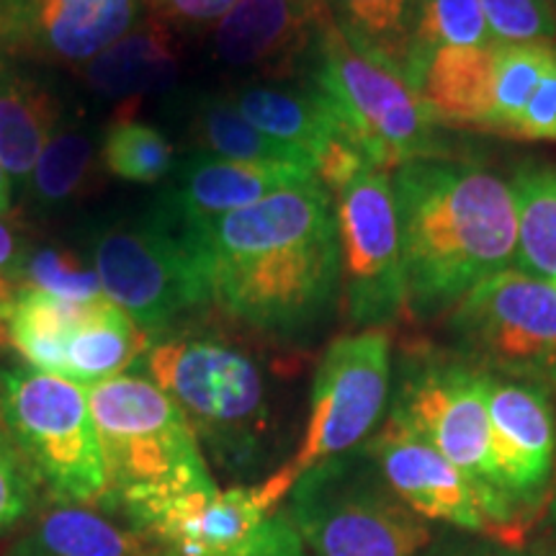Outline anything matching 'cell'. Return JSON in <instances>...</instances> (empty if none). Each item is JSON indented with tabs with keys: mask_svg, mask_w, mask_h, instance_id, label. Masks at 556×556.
Listing matches in <instances>:
<instances>
[{
	"mask_svg": "<svg viewBox=\"0 0 556 556\" xmlns=\"http://www.w3.org/2000/svg\"><path fill=\"white\" fill-rule=\"evenodd\" d=\"M31 505L34 479L0 420V533L29 516Z\"/></svg>",
	"mask_w": 556,
	"mask_h": 556,
	"instance_id": "cell-34",
	"label": "cell"
},
{
	"mask_svg": "<svg viewBox=\"0 0 556 556\" xmlns=\"http://www.w3.org/2000/svg\"><path fill=\"white\" fill-rule=\"evenodd\" d=\"M90 90L109 101H127L170 88L178 78V45L173 29L152 13L80 67Z\"/></svg>",
	"mask_w": 556,
	"mask_h": 556,
	"instance_id": "cell-20",
	"label": "cell"
},
{
	"mask_svg": "<svg viewBox=\"0 0 556 556\" xmlns=\"http://www.w3.org/2000/svg\"><path fill=\"white\" fill-rule=\"evenodd\" d=\"M407 312L433 319L484 278L513 268L516 199L477 160H413L392 170Z\"/></svg>",
	"mask_w": 556,
	"mask_h": 556,
	"instance_id": "cell-2",
	"label": "cell"
},
{
	"mask_svg": "<svg viewBox=\"0 0 556 556\" xmlns=\"http://www.w3.org/2000/svg\"><path fill=\"white\" fill-rule=\"evenodd\" d=\"M240 0H144V9L173 31L217 26Z\"/></svg>",
	"mask_w": 556,
	"mask_h": 556,
	"instance_id": "cell-35",
	"label": "cell"
},
{
	"mask_svg": "<svg viewBox=\"0 0 556 556\" xmlns=\"http://www.w3.org/2000/svg\"><path fill=\"white\" fill-rule=\"evenodd\" d=\"M144 13V0H0V58L80 70Z\"/></svg>",
	"mask_w": 556,
	"mask_h": 556,
	"instance_id": "cell-14",
	"label": "cell"
},
{
	"mask_svg": "<svg viewBox=\"0 0 556 556\" xmlns=\"http://www.w3.org/2000/svg\"><path fill=\"white\" fill-rule=\"evenodd\" d=\"M60 119V96L16 60L0 58V165L13 184L29 186Z\"/></svg>",
	"mask_w": 556,
	"mask_h": 556,
	"instance_id": "cell-21",
	"label": "cell"
},
{
	"mask_svg": "<svg viewBox=\"0 0 556 556\" xmlns=\"http://www.w3.org/2000/svg\"><path fill=\"white\" fill-rule=\"evenodd\" d=\"M389 417L426 438L430 446L467 475L495 528V536L510 544L518 536L516 531H523L500 490L484 371H477L458 356L430 351L407 353Z\"/></svg>",
	"mask_w": 556,
	"mask_h": 556,
	"instance_id": "cell-8",
	"label": "cell"
},
{
	"mask_svg": "<svg viewBox=\"0 0 556 556\" xmlns=\"http://www.w3.org/2000/svg\"><path fill=\"white\" fill-rule=\"evenodd\" d=\"M86 389L106 464L109 510L217 486L189 420L150 377L122 374Z\"/></svg>",
	"mask_w": 556,
	"mask_h": 556,
	"instance_id": "cell-4",
	"label": "cell"
},
{
	"mask_svg": "<svg viewBox=\"0 0 556 556\" xmlns=\"http://www.w3.org/2000/svg\"><path fill=\"white\" fill-rule=\"evenodd\" d=\"M492 37L503 45L556 41L552 0H479Z\"/></svg>",
	"mask_w": 556,
	"mask_h": 556,
	"instance_id": "cell-33",
	"label": "cell"
},
{
	"mask_svg": "<svg viewBox=\"0 0 556 556\" xmlns=\"http://www.w3.org/2000/svg\"><path fill=\"white\" fill-rule=\"evenodd\" d=\"M16 289L45 291L67 302H90V299L103 296L96 268L83 266L65 248L29 245L18 268Z\"/></svg>",
	"mask_w": 556,
	"mask_h": 556,
	"instance_id": "cell-32",
	"label": "cell"
},
{
	"mask_svg": "<svg viewBox=\"0 0 556 556\" xmlns=\"http://www.w3.org/2000/svg\"><path fill=\"white\" fill-rule=\"evenodd\" d=\"M495 41L479 0H420L407 86L420 93L428 62L443 47H486Z\"/></svg>",
	"mask_w": 556,
	"mask_h": 556,
	"instance_id": "cell-28",
	"label": "cell"
},
{
	"mask_svg": "<svg viewBox=\"0 0 556 556\" xmlns=\"http://www.w3.org/2000/svg\"><path fill=\"white\" fill-rule=\"evenodd\" d=\"M0 420L47 497L58 505H103L106 464L86 387L37 368L0 371Z\"/></svg>",
	"mask_w": 556,
	"mask_h": 556,
	"instance_id": "cell-7",
	"label": "cell"
},
{
	"mask_svg": "<svg viewBox=\"0 0 556 556\" xmlns=\"http://www.w3.org/2000/svg\"><path fill=\"white\" fill-rule=\"evenodd\" d=\"M26 250H29V242L21 238L16 225L0 217V302H5L16 291L18 268Z\"/></svg>",
	"mask_w": 556,
	"mask_h": 556,
	"instance_id": "cell-38",
	"label": "cell"
},
{
	"mask_svg": "<svg viewBox=\"0 0 556 556\" xmlns=\"http://www.w3.org/2000/svg\"><path fill=\"white\" fill-rule=\"evenodd\" d=\"M552 283H554V289H556V278H554V281H552Z\"/></svg>",
	"mask_w": 556,
	"mask_h": 556,
	"instance_id": "cell-42",
	"label": "cell"
},
{
	"mask_svg": "<svg viewBox=\"0 0 556 556\" xmlns=\"http://www.w3.org/2000/svg\"><path fill=\"white\" fill-rule=\"evenodd\" d=\"M152 338L106 296L93 299L67 340L62 379L80 387L122 377L150 351Z\"/></svg>",
	"mask_w": 556,
	"mask_h": 556,
	"instance_id": "cell-23",
	"label": "cell"
},
{
	"mask_svg": "<svg viewBox=\"0 0 556 556\" xmlns=\"http://www.w3.org/2000/svg\"><path fill=\"white\" fill-rule=\"evenodd\" d=\"M397 495L428 523H446L471 533H495L475 484L441 451L415 430L387 417L379 433L364 443Z\"/></svg>",
	"mask_w": 556,
	"mask_h": 556,
	"instance_id": "cell-16",
	"label": "cell"
},
{
	"mask_svg": "<svg viewBox=\"0 0 556 556\" xmlns=\"http://www.w3.org/2000/svg\"><path fill=\"white\" fill-rule=\"evenodd\" d=\"M492 458L516 523L544 505L554 482L556 417L546 389L484 374Z\"/></svg>",
	"mask_w": 556,
	"mask_h": 556,
	"instance_id": "cell-15",
	"label": "cell"
},
{
	"mask_svg": "<svg viewBox=\"0 0 556 556\" xmlns=\"http://www.w3.org/2000/svg\"><path fill=\"white\" fill-rule=\"evenodd\" d=\"M242 556H307V552L287 513H274Z\"/></svg>",
	"mask_w": 556,
	"mask_h": 556,
	"instance_id": "cell-37",
	"label": "cell"
},
{
	"mask_svg": "<svg viewBox=\"0 0 556 556\" xmlns=\"http://www.w3.org/2000/svg\"><path fill=\"white\" fill-rule=\"evenodd\" d=\"M101 160L111 176L129 184H157L176 168V150L163 131L122 116L103 135Z\"/></svg>",
	"mask_w": 556,
	"mask_h": 556,
	"instance_id": "cell-31",
	"label": "cell"
},
{
	"mask_svg": "<svg viewBox=\"0 0 556 556\" xmlns=\"http://www.w3.org/2000/svg\"><path fill=\"white\" fill-rule=\"evenodd\" d=\"M552 520H554V528H556V490H554V497H552Z\"/></svg>",
	"mask_w": 556,
	"mask_h": 556,
	"instance_id": "cell-41",
	"label": "cell"
},
{
	"mask_svg": "<svg viewBox=\"0 0 556 556\" xmlns=\"http://www.w3.org/2000/svg\"><path fill=\"white\" fill-rule=\"evenodd\" d=\"M317 168L294 163H255L197 152L176 168L155 214L178 229H197L274 193L317 184Z\"/></svg>",
	"mask_w": 556,
	"mask_h": 556,
	"instance_id": "cell-17",
	"label": "cell"
},
{
	"mask_svg": "<svg viewBox=\"0 0 556 556\" xmlns=\"http://www.w3.org/2000/svg\"><path fill=\"white\" fill-rule=\"evenodd\" d=\"M556 54V41H523L500 45L495 83H492V114L486 131L516 137L526 103L544 78Z\"/></svg>",
	"mask_w": 556,
	"mask_h": 556,
	"instance_id": "cell-30",
	"label": "cell"
},
{
	"mask_svg": "<svg viewBox=\"0 0 556 556\" xmlns=\"http://www.w3.org/2000/svg\"><path fill=\"white\" fill-rule=\"evenodd\" d=\"M191 137L199 152L227 160H255V163L312 165L315 160L294 144L268 137L253 127L227 96H204L193 111Z\"/></svg>",
	"mask_w": 556,
	"mask_h": 556,
	"instance_id": "cell-27",
	"label": "cell"
},
{
	"mask_svg": "<svg viewBox=\"0 0 556 556\" xmlns=\"http://www.w3.org/2000/svg\"><path fill=\"white\" fill-rule=\"evenodd\" d=\"M5 556H150L142 541L83 505H58Z\"/></svg>",
	"mask_w": 556,
	"mask_h": 556,
	"instance_id": "cell-25",
	"label": "cell"
},
{
	"mask_svg": "<svg viewBox=\"0 0 556 556\" xmlns=\"http://www.w3.org/2000/svg\"><path fill=\"white\" fill-rule=\"evenodd\" d=\"M93 139L83 129H62L47 142L29 178L34 201L45 208H60L80 199L99 170Z\"/></svg>",
	"mask_w": 556,
	"mask_h": 556,
	"instance_id": "cell-29",
	"label": "cell"
},
{
	"mask_svg": "<svg viewBox=\"0 0 556 556\" xmlns=\"http://www.w3.org/2000/svg\"><path fill=\"white\" fill-rule=\"evenodd\" d=\"M11 189H13V180L9 178L3 165H0V214H5L11 208Z\"/></svg>",
	"mask_w": 556,
	"mask_h": 556,
	"instance_id": "cell-40",
	"label": "cell"
},
{
	"mask_svg": "<svg viewBox=\"0 0 556 556\" xmlns=\"http://www.w3.org/2000/svg\"><path fill=\"white\" fill-rule=\"evenodd\" d=\"M116 510L150 556H242L274 516L261 484L173 492Z\"/></svg>",
	"mask_w": 556,
	"mask_h": 556,
	"instance_id": "cell-13",
	"label": "cell"
},
{
	"mask_svg": "<svg viewBox=\"0 0 556 556\" xmlns=\"http://www.w3.org/2000/svg\"><path fill=\"white\" fill-rule=\"evenodd\" d=\"M225 96L253 127L307 152L315 168L338 148L353 144L336 109L312 80L304 86L245 83Z\"/></svg>",
	"mask_w": 556,
	"mask_h": 556,
	"instance_id": "cell-19",
	"label": "cell"
},
{
	"mask_svg": "<svg viewBox=\"0 0 556 556\" xmlns=\"http://www.w3.org/2000/svg\"><path fill=\"white\" fill-rule=\"evenodd\" d=\"M208 302L276 343H307L343 294L336 201L323 180L184 229Z\"/></svg>",
	"mask_w": 556,
	"mask_h": 556,
	"instance_id": "cell-1",
	"label": "cell"
},
{
	"mask_svg": "<svg viewBox=\"0 0 556 556\" xmlns=\"http://www.w3.org/2000/svg\"><path fill=\"white\" fill-rule=\"evenodd\" d=\"M309 80L336 109L348 137L377 168L392 173L413 160L454 157L443 124L415 88L348 45L332 18L309 54Z\"/></svg>",
	"mask_w": 556,
	"mask_h": 556,
	"instance_id": "cell-6",
	"label": "cell"
},
{
	"mask_svg": "<svg viewBox=\"0 0 556 556\" xmlns=\"http://www.w3.org/2000/svg\"><path fill=\"white\" fill-rule=\"evenodd\" d=\"M518 214L516 268L528 276L556 278V165L523 163L513 176Z\"/></svg>",
	"mask_w": 556,
	"mask_h": 556,
	"instance_id": "cell-26",
	"label": "cell"
},
{
	"mask_svg": "<svg viewBox=\"0 0 556 556\" xmlns=\"http://www.w3.org/2000/svg\"><path fill=\"white\" fill-rule=\"evenodd\" d=\"M343 266V302L351 325L384 328L407 312L397 206L392 176L366 163L332 191Z\"/></svg>",
	"mask_w": 556,
	"mask_h": 556,
	"instance_id": "cell-12",
	"label": "cell"
},
{
	"mask_svg": "<svg viewBox=\"0 0 556 556\" xmlns=\"http://www.w3.org/2000/svg\"><path fill=\"white\" fill-rule=\"evenodd\" d=\"M420 556H533L503 541L479 539H441L430 544Z\"/></svg>",
	"mask_w": 556,
	"mask_h": 556,
	"instance_id": "cell-39",
	"label": "cell"
},
{
	"mask_svg": "<svg viewBox=\"0 0 556 556\" xmlns=\"http://www.w3.org/2000/svg\"><path fill=\"white\" fill-rule=\"evenodd\" d=\"M392 340L384 328L345 332L319 358L309 420L296 454L270 482L283 497L304 471L364 446L389 405Z\"/></svg>",
	"mask_w": 556,
	"mask_h": 556,
	"instance_id": "cell-11",
	"label": "cell"
},
{
	"mask_svg": "<svg viewBox=\"0 0 556 556\" xmlns=\"http://www.w3.org/2000/svg\"><path fill=\"white\" fill-rule=\"evenodd\" d=\"M353 50L407 83L420 0H325Z\"/></svg>",
	"mask_w": 556,
	"mask_h": 556,
	"instance_id": "cell-24",
	"label": "cell"
},
{
	"mask_svg": "<svg viewBox=\"0 0 556 556\" xmlns=\"http://www.w3.org/2000/svg\"><path fill=\"white\" fill-rule=\"evenodd\" d=\"M328 18L325 0H240L214 26V58L276 78L304 73Z\"/></svg>",
	"mask_w": 556,
	"mask_h": 556,
	"instance_id": "cell-18",
	"label": "cell"
},
{
	"mask_svg": "<svg viewBox=\"0 0 556 556\" xmlns=\"http://www.w3.org/2000/svg\"><path fill=\"white\" fill-rule=\"evenodd\" d=\"M516 137L520 139H556V54L546 67L544 78L526 103L518 122Z\"/></svg>",
	"mask_w": 556,
	"mask_h": 556,
	"instance_id": "cell-36",
	"label": "cell"
},
{
	"mask_svg": "<svg viewBox=\"0 0 556 556\" xmlns=\"http://www.w3.org/2000/svg\"><path fill=\"white\" fill-rule=\"evenodd\" d=\"M142 361L222 471L248 477L266 462L268 384L248 351L214 336L170 330L152 340Z\"/></svg>",
	"mask_w": 556,
	"mask_h": 556,
	"instance_id": "cell-3",
	"label": "cell"
},
{
	"mask_svg": "<svg viewBox=\"0 0 556 556\" xmlns=\"http://www.w3.org/2000/svg\"><path fill=\"white\" fill-rule=\"evenodd\" d=\"M500 45L503 41L486 47H443L430 58L420 96L438 122L486 131Z\"/></svg>",
	"mask_w": 556,
	"mask_h": 556,
	"instance_id": "cell-22",
	"label": "cell"
},
{
	"mask_svg": "<svg viewBox=\"0 0 556 556\" xmlns=\"http://www.w3.org/2000/svg\"><path fill=\"white\" fill-rule=\"evenodd\" d=\"M456 356L477 371L556 392V289L505 268L448 309Z\"/></svg>",
	"mask_w": 556,
	"mask_h": 556,
	"instance_id": "cell-9",
	"label": "cell"
},
{
	"mask_svg": "<svg viewBox=\"0 0 556 556\" xmlns=\"http://www.w3.org/2000/svg\"><path fill=\"white\" fill-rule=\"evenodd\" d=\"M287 518L315 556H420L433 531L364 446L317 464L289 490Z\"/></svg>",
	"mask_w": 556,
	"mask_h": 556,
	"instance_id": "cell-5",
	"label": "cell"
},
{
	"mask_svg": "<svg viewBox=\"0 0 556 556\" xmlns=\"http://www.w3.org/2000/svg\"><path fill=\"white\" fill-rule=\"evenodd\" d=\"M93 268L103 296L127 312L152 340L176 330L180 317L208 304L191 238L155 212L99 235Z\"/></svg>",
	"mask_w": 556,
	"mask_h": 556,
	"instance_id": "cell-10",
	"label": "cell"
}]
</instances>
